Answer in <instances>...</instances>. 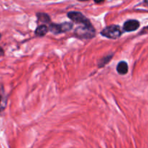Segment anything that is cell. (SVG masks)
<instances>
[{"instance_id": "cell-1", "label": "cell", "mask_w": 148, "mask_h": 148, "mask_svg": "<svg viewBox=\"0 0 148 148\" xmlns=\"http://www.w3.org/2000/svg\"><path fill=\"white\" fill-rule=\"evenodd\" d=\"M75 34L80 38H91L94 37L95 31L91 24L82 25V26H80L75 29Z\"/></svg>"}, {"instance_id": "cell-2", "label": "cell", "mask_w": 148, "mask_h": 148, "mask_svg": "<svg viewBox=\"0 0 148 148\" xmlns=\"http://www.w3.org/2000/svg\"><path fill=\"white\" fill-rule=\"evenodd\" d=\"M101 34L103 36H104V37L108 38L116 39L120 36V35H121V30H120L119 26L110 25L105 27L101 32Z\"/></svg>"}, {"instance_id": "cell-3", "label": "cell", "mask_w": 148, "mask_h": 148, "mask_svg": "<svg viewBox=\"0 0 148 148\" xmlns=\"http://www.w3.org/2000/svg\"><path fill=\"white\" fill-rule=\"evenodd\" d=\"M68 17L75 23L81 25H91L89 20L78 12H70L68 13Z\"/></svg>"}, {"instance_id": "cell-4", "label": "cell", "mask_w": 148, "mask_h": 148, "mask_svg": "<svg viewBox=\"0 0 148 148\" xmlns=\"http://www.w3.org/2000/svg\"><path fill=\"white\" fill-rule=\"evenodd\" d=\"M73 25L70 23H64L62 24H52L49 26V29L52 33H59L62 32H66L71 30Z\"/></svg>"}, {"instance_id": "cell-5", "label": "cell", "mask_w": 148, "mask_h": 148, "mask_svg": "<svg viewBox=\"0 0 148 148\" xmlns=\"http://www.w3.org/2000/svg\"><path fill=\"white\" fill-rule=\"evenodd\" d=\"M139 23L137 20H128L123 25V29L126 30V32H131L134 31V30H137L139 27Z\"/></svg>"}, {"instance_id": "cell-6", "label": "cell", "mask_w": 148, "mask_h": 148, "mask_svg": "<svg viewBox=\"0 0 148 148\" xmlns=\"http://www.w3.org/2000/svg\"><path fill=\"white\" fill-rule=\"evenodd\" d=\"M129 68H128V64L125 62H120L117 66V71L120 75H126L128 72Z\"/></svg>"}, {"instance_id": "cell-7", "label": "cell", "mask_w": 148, "mask_h": 148, "mask_svg": "<svg viewBox=\"0 0 148 148\" xmlns=\"http://www.w3.org/2000/svg\"><path fill=\"white\" fill-rule=\"evenodd\" d=\"M48 30H49V28H48L46 25H43L39 26V27L36 28L35 33H36V36H44V35L46 34Z\"/></svg>"}, {"instance_id": "cell-8", "label": "cell", "mask_w": 148, "mask_h": 148, "mask_svg": "<svg viewBox=\"0 0 148 148\" xmlns=\"http://www.w3.org/2000/svg\"><path fill=\"white\" fill-rule=\"evenodd\" d=\"M38 19L41 22H42V23H49V20H50L49 16L46 14H44V13H39V14H38Z\"/></svg>"}, {"instance_id": "cell-9", "label": "cell", "mask_w": 148, "mask_h": 148, "mask_svg": "<svg viewBox=\"0 0 148 148\" xmlns=\"http://www.w3.org/2000/svg\"><path fill=\"white\" fill-rule=\"evenodd\" d=\"M111 58H112V56H107V57L103 58V59H102V60L100 61V66H104L105 64H107V62H108L111 59Z\"/></svg>"}, {"instance_id": "cell-10", "label": "cell", "mask_w": 148, "mask_h": 148, "mask_svg": "<svg viewBox=\"0 0 148 148\" xmlns=\"http://www.w3.org/2000/svg\"><path fill=\"white\" fill-rule=\"evenodd\" d=\"M0 38H1V34H0ZM3 53H4V52H3V50L2 49H1V47H0V56H2Z\"/></svg>"}, {"instance_id": "cell-11", "label": "cell", "mask_w": 148, "mask_h": 148, "mask_svg": "<svg viewBox=\"0 0 148 148\" xmlns=\"http://www.w3.org/2000/svg\"><path fill=\"white\" fill-rule=\"evenodd\" d=\"M103 1H104V0H94V1H95L96 3H100V2H102Z\"/></svg>"}, {"instance_id": "cell-12", "label": "cell", "mask_w": 148, "mask_h": 148, "mask_svg": "<svg viewBox=\"0 0 148 148\" xmlns=\"http://www.w3.org/2000/svg\"><path fill=\"white\" fill-rule=\"evenodd\" d=\"M78 1H88V0H78Z\"/></svg>"}, {"instance_id": "cell-13", "label": "cell", "mask_w": 148, "mask_h": 148, "mask_svg": "<svg viewBox=\"0 0 148 148\" xmlns=\"http://www.w3.org/2000/svg\"><path fill=\"white\" fill-rule=\"evenodd\" d=\"M145 1H146V2L148 4V0H145Z\"/></svg>"}, {"instance_id": "cell-14", "label": "cell", "mask_w": 148, "mask_h": 148, "mask_svg": "<svg viewBox=\"0 0 148 148\" xmlns=\"http://www.w3.org/2000/svg\"><path fill=\"white\" fill-rule=\"evenodd\" d=\"M1 96H0V102H1Z\"/></svg>"}]
</instances>
